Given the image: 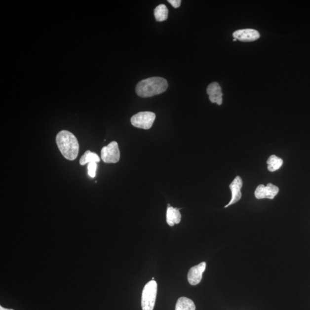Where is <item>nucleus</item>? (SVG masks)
I'll return each instance as SVG.
<instances>
[{"instance_id": "f257e3e1", "label": "nucleus", "mask_w": 310, "mask_h": 310, "mask_svg": "<svg viewBox=\"0 0 310 310\" xmlns=\"http://www.w3.org/2000/svg\"><path fill=\"white\" fill-rule=\"evenodd\" d=\"M56 143L63 156L66 159H76L79 154V145L76 137L68 130H62L56 137Z\"/></svg>"}, {"instance_id": "f03ea898", "label": "nucleus", "mask_w": 310, "mask_h": 310, "mask_svg": "<svg viewBox=\"0 0 310 310\" xmlns=\"http://www.w3.org/2000/svg\"><path fill=\"white\" fill-rule=\"evenodd\" d=\"M168 87L166 79L155 77L141 80L136 87V92L140 97H151L163 93Z\"/></svg>"}, {"instance_id": "7ed1b4c3", "label": "nucleus", "mask_w": 310, "mask_h": 310, "mask_svg": "<svg viewBox=\"0 0 310 310\" xmlns=\"http://www.w3.org/2000/svg\"><path fill=\"white\" fill-rule=\"evenodd\" d=\"M157 291V284L156 281H149L144 287L142 297V307L143 310H154Z\"/></svg>"}, {"instance_id": "20e7f679", "label": "nucleus", "mask_w": 310, "mask_h": 310, "mask_svg": "<svg viewBox=\"0 0 310 310\" xmlns=\"http://www.w3.org/2000/svg\"><path fill=\"white\" fill-rule=\"evenodd\" d=\"M156 118V115L153 112H142L132 116L130 121L135 127L149 129L152 127Z\"/></svg>"}, {"instance_id": "39448f33", "label": "nucleus", "mask_w": 310, "mask_h": 310, "mask_svg": "<svg viewBox=\"0 0 310 310\" xmlns=\"http://www.w3.org/2000/svg\"><path fill=\"white\" fill-rule=\"evenodd\" d=\"M101 158L105 163H116L120 158L118 143L112 142L101 150Z\"/></svg>"}, {"instance_id": "423d86ee", "label": "nucleus", "mask_w": 310, "mask_h": 310, "mask_svg": "<svg viewBox=\"0 0 310 310\" xmlns=\"http://www.w3.org/2000/svg\"><path fill=\"white\" fill-rule=\"evenodd\" d=\"M279 192L277 186L269 183L266 186L260 185L257 187L255 195L257 199L269 198L273 199Z\"/></svg>"}, {"instance_id": "0eeeda50", "label": "nucleus", "mask_w": 310, "mask_h": 310, "mask_svg": "<svg viewBox=\"0 0 310 310\" xmlns=\"http://www.w3.org/2000/svg\"><path fill=\"white\" fill-rule=\"evenodd\" d=\"M206 263L202 262L192 268L188 273V279L190 284H198L202 279V274L206 270Z\"/></svg>"}, {"instance_id": "6e6552de", "label": "nucleus", "mask_w": 310, "mask_h": 310, "mask_svg": "<svg viewBox=\"0 0 310 310\" xmlns=\"http://www.w3.org/2000/svg\"><path fill=\"white\" fill-rule=\"evenodd\" d=\"M232 37L239 41H253L258 40L260 35L258 31L253 29L239 30L232 34Z\"/></svg>"}, {"instance_id": "1a4fd4ad", "label": "nucleus", "mask_w": 310, "mask_h": 310, "mask_svg": "<svg viewBox=\"0 0 310 310\" xmlns=\"http://www.w3.org/2000/svg\"><path fill=\"white\" fill-rule=\"evenodd\" d=\"M207 93L209 96L210 101L212 103L221 105L223 103V93L221 87L218 82H213L207 88Z\"/></svg>"}, {"instance_id": "9d476101", "label": "nucleus", "mask_w": 310, "mask_h": 310, "mask_svg": "<svg viewBox=\"0 0 310 310\" xmlns=\"http://www.w3.org/2000/svg\"><path fill=\"white\" fill-rule=\"evenodd\" d=\"M242 186V180L240 177H236L230 186L232 192V199L230 203L225 207H228L232 204L237 202L241 198V189Z\"/></svg>"}, {"instance_id": "9b49d317", "label": "nucleus", "mask_w": 310, "mask_h": 310, "mask_svg": "<svg viewBox=\"0 0 310 310\" xmlns=\"http://www.w3.org/2000/svg\"><path fill=\"white\" fill-rule=\"evenodd\" d=\"M180 209L174 208L168 205L166 221L167 223L170 227H174L175 224L180 223L181 221V214L179 211Z\"/></svg>"}, {"instance_id": "f8f14e48", "label": "nucleus", "mask_w": 310, "mask_h": 310, "mask_svg": "<svg viewBox=\"0 0 310 310\" xmlns=\"http://www.w3.org/2000/svg\"><path fill=\"white\" fill-rule=\"evenodd\" d=\"M195 305L191 299L186 297L179 298L176 304L175 310H195Z\"/></svg>"}, {"instance_id": "ddd939ff", "label": "nucleus", "mask_w": 310, "mask_h": 310, "mask_svg": "<svg viewBox=\"0 0 310 310\" xmlns=\"http://www.w3.org/2000/svg\"><path fill=\"white\" fill-rule=\"evenodd\" d=\"M154 15L157 22H163L168 19V10L164 4L158 5L154 10Z\"/></svg>"}, {"instance_id": "4468645a", "label": "nucleus", "mask_w": 310, "mask_h": 310, "mask_svg": "<svg viewBox=\"0 0 310 310\" xmlns=\"http://www.w3.org/2000/svg\"><path fill=\"white\" fill-rule=\"evenodd\" d=\"M100 161V158L97 154L88 150L80 158L79 163L81 165H84L87 163H93V162L98 163Z\"/></svg>"}, {"instance_id": "2eb2a0df", "label": "nucleus", "mask_w": 310, "mask_h": 310, "mask_svg": "<svg viewBox=\"0 0 310 310\" xmlns=\"http://www.w3.org/2000/svg\"><path fill=\"white\" fill-rule=\"evenodd\" d=\"M283 163V161L281 158L275 155H272L267 160L268 170L271 172L279 170Z\"/></svg>"}, {"instance_id": "dca6fc26", "label": "nucleus", "mask_w": 310, "mask_h": 310, "mask_svg": "<svg viewBox=\"0 0 310 310\" xmlns=\"http://www.w3.org/2000/svg\"><path fill=\"white\" fill-rule=\"evenodd\" d=\"M97 169V163H96V162L88 164V174L91 178H94L96 177Z\"/></svg>"}, {"instance_id": "f3484780", "label": "nucleus", "mask_w": 310, "mask_h": 310, "mask_svg": "<svg viewBox=\"0 0 310 310\" xmlns=\"http://www.w3.org/2000/svg\"><path fill=\"white\" fill-rule=\"evenodd\" d=\"M168 2L170 3L174 8H178L181 6L182 1L181 0H168Z\"/></svg>"}, {"instance_id": "a211bd4d", "label": "nucleus", "mask_w": 310, "mask_h": 310, "mask_svg": "<svg viewBox=\"0 0 310 310\" xmlns=\"http://www.w3.org/2000/svg\"><path fill=\"white\" fill-rule=\"evenodd\" d=\"M0 310H14L5 309V308H2V306H0Z\"/></svg>"}, {"instance_id": "6ab92c4d", "label": "nucleus", "mask_w": 310, "mask_h": 310, "mask_svg": "<svg viewBox=\"0 0 310 310\" xmlns=\"http://www.w3.org/2000/svg\"><path fill=\"white\" fill-rule=\"evenodd\" d=\"M237 39H236L234 38L233 41H235L236 40H237Z\"/></svg>"}]
</instances>
